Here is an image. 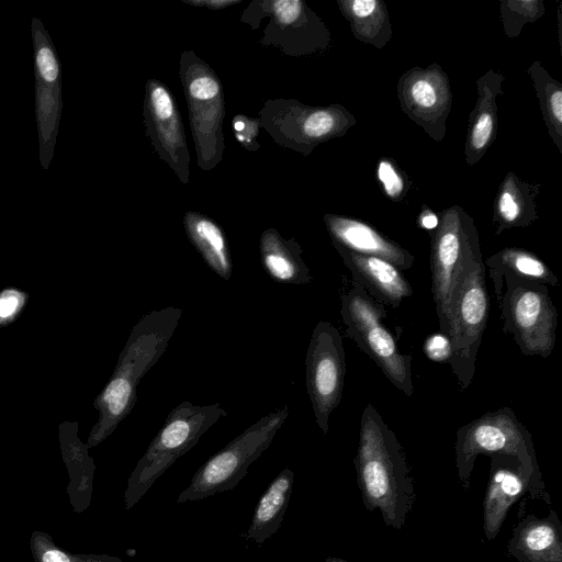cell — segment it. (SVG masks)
<instances>
[{
    "label": "cell",
    "mask_w": 562,
    "mask_h": 562,
    "mask_svg": "<svg viewBox=\"0 0 562 562\" xmlns=\"http://www.w3.org/2000/svg\"><path fill=\"white\" fill-rule=\"evenodd\" d=\"M21 299L19 293L13 291L4 292L0 295V317L11 316L19 307Z\"/></svg>",
    "instance_id": "836d02e7"
},
{
    "label": "cell",
    "mask_w": 562,
    "mask_h": 562,
    "mask_svg": "<svg viewBox=\"0 0 562 562\" xmlns=\"http://www.w3.org/2000/svg\"><path fill=\"white\" fill-rule=\"evenodd\" d=\"M289 406L261 417L206 460L195 472L178 503L200 501L234 488L250 464L270 446L289 416Z\"/></svg>",
    "instance_id": "ba28073f"
},
{
    "label": "cell",
    "mask_w": 562,
    "mask_h": 562,
    "mask_svg": "<svg viewBox=\"0 0 562 562\" xmlns=\"http://www.w3.org/2000/svg\"><path fill=\"white\" fill-rule=\"evenodd\" d=\"M353 464L366 508L401 530L415 502L414 480L402 445L372 404L361 415Z\"/></svg>",
    "instance_id": "6da1fadb"
},
{
    "label": "cell",
    "mask_w": 562,
    "mask_h": 562,
    "mask_svg": "<svg viewBox=\"0 0 562 562\" xmlns=\"http://www.w3.org/2000/svg\"><path fill=\"white\" fill-rule=\"evenodd\" d=\"M503 292L497 301L503 331L512 335L525 356L548 358L555 346L558 312L548 285L503 277Z\"/></svg>",
    "instance_id": "9c48e42d"
},
{
    "label": "cell",
    "mask_w": 562,
    "mask_h": 562,
    "mask_svg": "<svg viewBox=\"0 0 562 562\" xmlns=\"http://www.w3.org/2000/svg\"><path fill=\"white\" fill-rule=\"evenodd\" d=\"M232 125L235 138L244 148L249 151H256L260 148L257 137L261 124L258 117H248L244 114H237L234 116Z\"/></svg>",
    "instance_id": "1f68e13d"
},
{
    "label": "cell",
    "mask_w": 562,
    "mask_h": 562,
    "mask_svg": "<svg viewBox=\"0 0 562 562\" xmlns=\"http://www.w3.org/2000/svg\"><path fill=\"white\" fill-rule=\"evenodd\" d=\"M225 416L227 412L218 403L201 406L186 400L172 408L127 480L125 509L136 505L157 479Z\"/></svg>",
    "instance_id": "3957f363"
},
{
    "label": "cell",
    "mask_w": 562,
    "mask_h": 562,
    "mask_svg": "<svg viewBox=\"0 0 562 562\" xmlns=\"http://www.w3.org/2000/svg\"><path fill=\"white\" fill-rule=\"evenodd\" d=\"M488 310L486 267L482 258L468 272L452 302L448 318L447 336L452 347L448 363L462 391L471 384L474 376Z\"/></svg>",
    "instance_id": "7c38bea8"
},
{
    "label": "cell",
    "mask_w": 562,
    "mask_h": 562,
    "mask_svg": "<svg viewBox=\"0 0 562 562\" xmlns=\"http://www.w3.org/2000/svg\"><path fill=\"white\" fill-rule=\"evenodd\" d=\"M35 112L40 144V161L48 169L61 116L60 65L49 33L40 19L33 18Z\"/></svg>",
    "instance_id": "9a60e30c"
},
{
    "label": "cell",
    "mask_w": 562,
    "mask_h": 562,
    "mask_svg": "<svg viewBox=\"0 0 562 562\" xmlns=\"http://www.w3.org/2000/svg\"><path fill=\"white\" fill-rule=\"evenodd\" d=\"M294 473L291 469L282 470L269 484L259 498L246 537L257 544H262L272 537L283 520L292 494Z\"/></svg>",
    "instance_id": "d4e9b609"
},
{
    "label": "cell",
    "mask_w": 562,
    "mask_h": 562,
    "mask_svg": "<svg viewBox=\"0 0 562 562\" xmlns=\"http://www.w3.org/2000/svg\"><path fill=\"white\" fill-rule=\"evenodd\" d=\"M243 0H182L183 3L192 7L207 8L211 10H221L234 4L240 3Z\"/></svg>",
    "instance_id": "e575fe53"
},
{
    "label": "cell",
    "mask_w": 562,
    "mask_h": 562,
    "mask_svg": "<svg viewBox=\"0 0 562 562\" xmlns=\"http://www.w3.org/2000/svg\"><path fill=\"white\" fill-rule=\"evenodd\" d=\"M337 4L358 41L382 49L392 38V24L384 1L338 0Z\"/></svg>",
    "instance_id": "4316f807"
},
{
    "label": "cell",
    "mask_w": 562,
    "mask_h": 562,
    "mask_svg": "<svg viewBox=\"0 0 562 562\" xmlns=\"http://www.w3.org/2000/svg\"><path fill=\"white\" fill-rule=\"evenodd\" d=\"M345 266L375 300L397 307L405 297L413 295V288L402 270L391 262L374 256L358 254L333 245Z\"/></svg>",
    "instance_id": "d6986e66"
},
{
    "label": "cell",
    "mask_w": 562,
    "mask_h": 562,
    "mask_svg": "<svg viewBox=\"0 0 562 562\" xmlns=\"http://www.w3.org/2000/svg\"><path fill=\"white\" fill-rule=\"evenodd\" d=\"M527 72L533 82L548 134L562 154V85L550 76L539 60H535Z\"/></svg>",
    "instance_id": "83f0119b"
},
{
    "label": "cell",
    "mask_w": 562,
    "mask_h": 562,
    "mask_svg": "<svg viewBox=\"0 0 562 562\" xmlns=\"http://www.w3.org/2000/svg\"><path fill=\"white\" fill-rule=\"evenodd\" d=\"M346 374L342 337L329 322L314 327L305 358L306 389L315 420L324 435L331 412L339 405Z\"/></svg>",
    "instance_id": "4fadbf2b"
},
{
    "label": "cell",
    "mask_w": 562,
    "mask_h": 562,
    "mask_svg": "<svg viewBox=\"0 0 562 562\" xmlns=\"http://www.w3.org/2000/svg\"><path fill=\"white\" fill-rule=\"evenodd\" d=\"M179 76L187 101L196 164L203 171L223 159L225 99L216 72L193 50L180 55Z\"/></svg>",
    "instance_id": "8992f818"
},
{
    "label": "cell",
    "mask_w": 562,
    "mask_h": 562,
    "mask_svg": "<svg viewBox=\"0 0 562 562\" xmlns=\"http://www.w3.org/2000/svg\"><path fill=\"white\" fill-rule=\"evenodd\" d=\"M324 223L333 245L382 258L402 271L408 270L414 265L415 257L412 252L361 220L325 214Z\"/></svg>",
    "instance_id": "ac0fdd59"
},
{
    "label": "cell",
    "mask_w": 562,
    "mask_h": 562,
    "mask_svg": "<svg viewBox=\"0 0 562 562\" xmlns=\"http://www.w3.org/2000/svg\"><path fill=\"white\" fill-rule=\"evenodd\" d=\"M431 233V293L440 331L447 335L452 302L472 266L483 258L473 217L460 205L438 215Z\"/></svg>",
    "instance_id": "277c9868"
},
{
    "label": "cell",
    "mask_w": 562,
    "mask_h": 562,
    "mask_svg": "<svg viewBox=\"0 0 562 562\" xmlns=\"http://www.w3.org/2000/svg\"><path fill=\"white\" fill-rule=\"evenodd\" d=\"M258 119L274 143L304 156L344 136L357 123L342 104L307 105L295 99L266 101Z\"/></svg>",
    "instance_id": "52a82bcc"
},
{
    "label": "cell",
    "mask_w": 562,
    "mask_h": 562,
    "mask_svg": "<svg viewBox=\"0 0 562 562\" xmlns=\"http://www.w3.org/2000/svg\"><path fill=\"white\" fill-rule=\"evenodd\" d=\"M508 554L519 562H562V525L550 509L547 517L526 515L507 543Z\"/></svg>",
    "instance_id": "44dd1931"
},
{
    "label": "cell",
    "mask_w": 562,
    "mask_h": 562,
    "mask_svg": "<svg viewBox=\"0 0 562 562\" xmlns=\"http://www.w3.org/2000/svg\"><path fill=\"white\" fill-rule=\"evenodd\" d=\"M484 265L490 271V277L494 282L497 301L503 292L504 274H512L520 279L546 284L558 285L559 279L533 252L518 248L505 247L488 257Z\"/></svg>",
    "instance_id": "484cf974"
},
{
    "label": "cell",
    "mask_w": 562,
    "mask_h": 562,
    "mask_svg": "<svg viewBox=\"0 0 562 562\" xmlns=\"http://www.w3.org/2000/svg\"><path fill=\"white\" fill-rule=\"evenodd\" d=\"M423 350L426 357L435 362H448L452 355L451 341L441 331L428 336L424 342Z\"/></svg>",
    "instance_id": "d6a6232c"
},
{
    "label": "cell",
    "mask_w": 562,
    "mask_h": 562,
    "mask_svg": "<svg viewBox=\"0 0 562 562\" xmlns=\"http://www.w3.org/2000/svg\"><path fill=\"white\" fill-rule=\"evenodd\" d=\"M187 236L207 267L224 280L233 273V262L227 239L222 227L211 217L188 211L183 216Z\"/></svg>",
    "instance_id": "cb8c5ba5"
},
{
    "label": "cell",
    "mask_w": 562,
    "mask_h": 562,
    "mask_svg": "<svg viewBox=\"0 0 562 562\" xmlns=\"http://www.w3.org/2000/svg\"><path fill=\"white\" fill-rule=\"evenodd\" d=\"M181 315V308L168 306L149 312L133 327L114 374L97 401L101 417L90 446L108 437L130 414L137 401L139 381L165 352Z\"/></svg>",
    "instance_id": "7a4b0ae2"
},
{
    "label": "cell",
    "mask_w": 562,
    "mask_h": 562,
    "mask_svg": "<svg viewBox=\"0 0 562 562\" xmlns=\"http://www.w3.org/2000/svg\"><path fill=\"white\" fill-rule=\"evenodd\" d=\"M34 562H123L110 554L71 553L56 546L47 532L35 530L30 538Z\"/></svg>",
    "instance_id": "f1b7e54d"
},
{
    "label": "cell",
    "mask_w": 562,
    "mask_h": 562,
    "mask_svg": "<svg viewBox=\"0 0 562 562\" xmlns=\"http://www.w3.org/2000/svg\"><path fill=\"white\" fill-rule=\"evenodd\" d=\"M401 110L435 142L443 140L451 111L449 78L441 66H415L405 71L396 85Z\"/></svg>",
    "instance_id": "5bb4252c"
},
{
    "label": "cell",
    "mask_w": 562,
    "mask_h": 562,
    "mask_svg": "<svg viewBox=\"0 0 562 562\" xmlns=\"http://www.w3.org/2000/svg\"><path fill=\"white\" fill-rule=\"evenodd\" d=\"M143 116L153 150L183 184H188L190 153L181 113L171 91L157 79L151 78L146 82Z\"/></svg>",
    "instance_id": "2e32d148"
},
{
    "label": "cell",
    "mask_w": 562,
    "mask_h": 562,
    "mask_svg": "<svg viewBox=\"0 0 562 562\" xmlns=\"http://www.w3.org/2000/svg\"><path fill=\"white\" fill-rule=\"evenodd\" d=\"M540 183H530L509 171L501 182L493 205L495 235L506 229L527 227L539 218L537 196Z\"/></svg>",
    "instance_id": "7402d4cb"
},
{
    "label": "cell",
    "mask_w": 562,
    "mask_h": 562,
    "mask_svg": "<svg viewBox=\"0 0 562 562\" xmlns=\"http://www.w3.org/2000/svg\"><path fill=\"white\" fill-rule=\"evenodd\" d=\"M488 483L483 501V531L494 540L512 506L527 492L532 498L550 504L541 473L519 463L509 456L492 454Z\"/></svg>",
    "instance_id": "e0dca14e"
},
{
    "label": "cell",
    "mask_w": 562,
    "mask_h": 562,
    "mask_svg": "<svg viewBox=\"0 0 562 562\" xmlns=\"http://www.w3.org/2000/svg\"><path fill=\"white\" fill-rule=\"evenodd\" d=\"M240 20L246 24L267 20L259 43L276 47L288 56L312 55L331 45L329 30L305 1H252Z\"/></svg>",
    "instance_id": "8fae6325"
},
{
    "label": "cell",
    "mask_w": 562,
    "mask_h": 562,
    "mask_svg": "<svg viewBox=\"0 0 562 562\" xmlns=\"http://www.w3.org/2000/svg\"><path fill=\"white\" fill-rule=\"evenodd\" d=\"M325 562H349V561L340 559V558H336V557H328V558H326Z\"/></svg>",
    "instance_id": "8d00e7d4"
},
{
    "label": "cell",
    "mask_w": 562,
    "mask_h": 562,
    "mask_svg": "<svg viewBox=\"0 0 562 562\" xmlns=\"http://www.w3.org/2000/svg\"><path fill=\"white\" fill-rule=\"evenodd\" d=\"M261 265L267 274L276 282L304 285L313 277L302 258L303 249L294 239H285L274 228L262 232L259 239Z\"/></svg>",
    "instance_id": "603a6c76"
},
{
    "label": "cell",
    "mask_w": 562,
    "mask_h": 562,
    "mask_svg": "<svg viewBox=\"0 0 562 562\" xmlns=\"http://www.w3.org/2000/svg\"><path fill=\"white\" fill-rule=\"evenodd\" d=\"M480 454L514 457L522 465L540 472L531 435L509 407L488 412L458 429L454 460L464 491L470 487L471 474Z\"/></svg>",
    "instance_id": "30bf717a"
},
{
    "label": "cell",
    "mask_w": 562,
    "mask_h": 562,
    "mask_svg": "<svg viewBox=\"0 0 562 562\" xmlns=\"http://www.w3.org/2000/svg\"><path fill=\"white\" fill-rule=\"evenodd\" d=\"M503 74L488 69L476 80L477 98L468 121L464 158L477 164L494 143L497 131V97L503 93Z\"/></svg>",
    "instance_id": "ffe728a7"
},
{
    "label": "cell",
    "mask_w": 562,
    "mask_h": 562,
    "mask_svg": "<svg viewBox=\"0 0 562 562\" xmlns=\"http://www.w3.org/2000/svg\"><path fill=\"white\" fill-rule=\"evenodd\" d=\"M544 12V2L541 0L499 1V20L509 38L519 36L526 24L539 20Z\"/></svg>",
    "instance_id": "f546056e"
},
{
    "label": "cell",
    "mask_w": 562,
    "mask_h": 562,
    "mask_svg": "<svg viewBox=\"0 0 562 562\" xmlns=\"http://www.w3.org/2000/svg\"><path fill=\"white\" fill-rule=\"evenodd\" d=\"M375 176L384 194L393 201H401L409 183L404 172L389 157H382L376 164Z\"/></svg>",
    "instance_id": "4dcf8cb0"
},
{
    "label": "cell",
    "mask_w": 562,
    "mask_h": 562,
    "mask_svg": "<svg viewBox=\"0 0 562 562\" xmlns=\"http://www.w3.org/2000/svg\"><path fill=\"white\" fill-rule=\"evenodd\" d=\"M438 215L430 209L424 207L418 215V225L426 231H435L438 226Z\"/></svg>",
    "instance_id": "d590c367"
},
{
    "label": "cell",
    "mask_w": 562,
    "mask_h": 562,
    "mask_svg": "<svg viewBox=\"0 0 562 562\" xmlns=\"http://www.w3.org/2000/svg\"><path fill=\"white\" fill-rule=\"evenodd\" d=\"M340 314L346 335L375 362L396 389L408 397L413 396L412 356L400 351L395 337L384 326L385 305L352 279L341 295Z\"/></svg>",
    "instance_id": "5b68a950"
}]
</instances>
